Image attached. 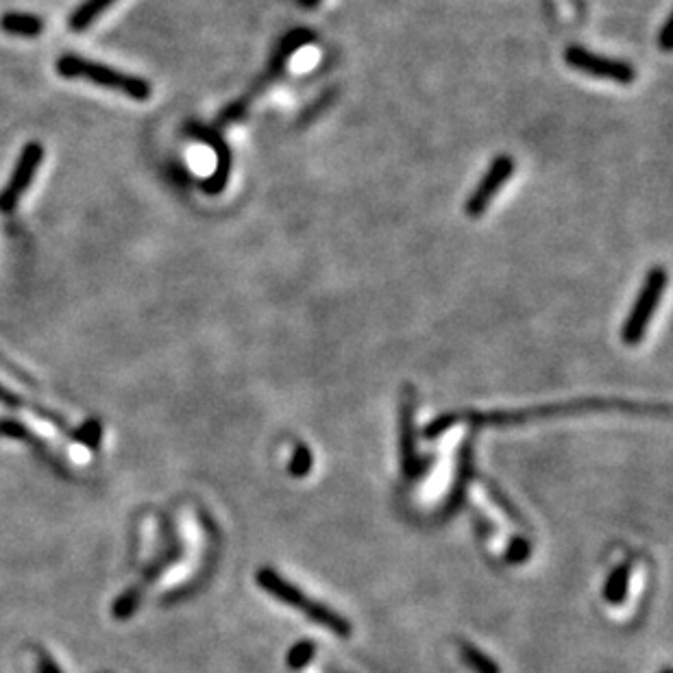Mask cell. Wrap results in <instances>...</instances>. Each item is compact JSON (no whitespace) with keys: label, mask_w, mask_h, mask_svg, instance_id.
<instances>
[{"label":"cell","mask_w":673,"mask_h":673,"mask_svg":"<svg viewBox=\"0 0 673 673\" xmlns=\"http://www.w3.org/2000/svg\"><path fill=\"white\" fill-rule=\"evenodd\" d=\"M318 3H321V0H299L301 7H316Z\"/></svg>","instance_id":"e0dca14e"},{"label":"cell","mask_w":673,"mask_h":673,"mask_svg":"<svg viewBox=\"0 0 673 673\" xmlns=\"http://www.w3.org/2000/svg\"><path fill=\"white\" fill-rule=\"evenodd\" d=\"M116 0H83V3L72 11L70 16V29L72 31H85L92 22L99 20L105 11L112 7Z\"/></svg>","instance_id":"7c38bea8"},{"label":"cell","mask_w":673,"mask_h":673,"mask_svg":"<svg viewBox=\"0 0 673 673\" xmlns=\"http://www.w3.org/2000/svg\"><path fill=\"white\" fill-rule=\"evenodd\" d=\"M665 288H667V271L663 266H654L652 271L647 273L639 297L634 299L632 310L626 318V323H623L621 338L626 345L634 347L645 338L647 327H650V321L658 308V303L665 295Z\"/></svg>","instance_id":"3957f363"},{"label":"cell","mask_w":673,"mask_h":673,"mask_svg":"<svg viewBox=\"0 0 673 673\" xmlns=\"http://www.w3.org/2000/svg\"><path fill=\"white\" fill-rule=\"evenodd\" d=\"M57 75L66 77V79H81V81H90L99 88L120 92L129 96L133 101H149L153 96L151 83L136 77V75H127V72H120L107 64H99V61L85 59L79 55H64L57 59Z\"/></svg>","instance_id":"6da1fadb"},{"label":"cell","mask_w":673,"mask_h":673,"mask_svg":"<svg viewBox=\"0 0 673 673\" xmlns=\"http://www.w3.org/2000/svg\"><path fill=\"white\" fill-rule=\"evenodd\" d=\"M188 131L197 140L210 144L212 149H214V153H216V175L210 177L207 181H203L201 188L207 194L223 192L225 186H227V181H229V173H231V151H229V146L225 144V140L218 138V133L214 129L201 127V125H197V122H192V125H188Z\"/></svg>","instance_id":"9c48e42d"},{"label":"cell","mask_w":673,"mask_h":673,"mask_svg":"<svg viewBox=\"0 0 673 673\" xmlns=\"http://www.w3.org/2000/svg\"><path fill=\"white\" fill-rule=\"evenodd\" d=\"M0 29L16 38H40L44 31V20L33 14H20V11H7L0 18Z\"/></svg>","instance_id":"8fae6325"},{"label":"cell","mask_w":673,"mask_h":673,"mask_svg":"<svg viewBox=\"0 0 673 673\" xmlns=\"http://www.w3.org/2000/svg\"><path fill=\"white\" fill-rule=\"evenodd\" d=\"M645 584H647V569L643 562H639V565L634 567V571L630 573V580H628V593H626V599H623V608H619V613H617V619H628L636 606H639L641 602V597H643V591H645Z\"/></svg>","instance_id":"4fadbf2b"},{"label":"cell","mask_w":673,"mask_h":673,"mask_svg":"<svg viewBox=\"0 0 673 673\" xmlns=\"http://www.w3.org/2000/svg\"><path fill=\"white\" fill-rule=\"evenodd\" d=\"M303 673H327L323 667H318V665H308V667H303Z\"/></svg>","instance_id":"2e32d148"},{"label":"cell","mask_w":673,"mask_h":673,"mask_svg":"<svg viewBox=\"0 0 673 673\" xmlns=\"http://www.w3.org/2000/svg\"><path fill=\"white\" fill-rule=\"evenodd\" d=\"M469 497H471V501L475 504V508H480L484 512V515L488 519H491V523H495L501 532H517L519 530V525L515 523V519H512L508 515V510L504 506L497 504V501L493 499V495L486 491L484 484L471 482Z\"/></svg>","instance_id":"30bf717a"},{"label":"cell","mask_w":673,"mask_h":673,"mask_svg":"<svg viewBox=\"0 0 673 673\" xmlns=\"http://www.w3.org/2000/svg\"><path fill=\"white\" fill-rule=\"evenodd\" d=\"M515 173V159L510 155H497L493 159L491 168L486 170V175L482 177V181L477 183L475 190L471 197L464 203V212L471 218H480L482 214H486L488 205L493 203V199L499 194V190L506 186L508 179Z\"/></svg>","instance_id":"52a82bcc"},{"label":"cell","mask_w":673,"mask_h":673,"mask_svg":"<svg viewBox=\"0 0 673 673\" xmlns=\"http://www.w3.org/2000/svg\"><path fill=\"white\" fill-rule=\"evenodd\" d=\"M458 467V443L440 454L432 475H427V480L419 488V501L421 506H438L445 495L451 491L454 484L456 469Z\"/></svg>","instance_id":"ba28073f"},{"label":"cell","mask_w":673,"mask_h":673,"mask_svg":"<svg viewBox=\"0 0 673 673\" xmlns=\"http://www.w3.org/2000/svg\"><path fill=\"white\" fill-rule=\"evenodd\" d=\"M565 61L569 68L584 72V75L595 79L615 81L621 85H630L636 81V70L632 64H628V61L597 55L586 51L582 46H569L565 51Z\"/></svg>","instance_id":"5b68a950"},{"label":"cell","mask_w":673,"mask_h":673,"mask_svg":"<svg viewBox=\"0 0 673 673\" xmlns=\"http://www.w3.org/2000/svg\"><path fill=\"white\" fill-rule=\"evenodd\" d=\"M462 652L467 654L469 665L475 667L477 673H497V667L488 663V658H484V656L477 654V652L473 650V647H462Z\"/></svg>","instance_id":"5bb4252c"},{"label":"cell","mask_w":673,"mask_h":673,"mask_svg":"<svg viewBox=\"0 0 673 673\" xmlns=\"http://www.w3.org/2000/svg\"><path fill=\"white\" fill-rule=\"evenodd\" d=\"M181 532L183 538H186V547H188V556L170 569L162 580H159V591H168L173 586H179L183 582L192 580L197 575V569L203 560L205 552V532L199 523V517L194 515L192 510H183L181 512Z\"/></svg>","instance_id":"277c9868"},{"label":"cell","mask_w":673,"mask_h":673,"mask_svg":"<svg viewBox=\"0 0 673 673\" xmlns=\"http://www.w3.org/2000/svg\"><path fill=\"white\" fill-rule=\"evenodd\" d=\"M258 580H260V584L264 586V589L268 593L275 595L279 599V602H284V604H288L292 608L301 610L303 615H308L321 628H327L329 632H334L338 636H349L351 634V628H349V623L345 619H342L336 613H332V610H329L327 606L314 602L312 597L303 595L297 589V586H292L284 578H279V575L275 571H262Z\"/></svg>","instance_id":"7a4b0ae2"},{"label":"cell","mask_w":673,"mask_h":673,"mask_svg":"<svg viewBox=\"0 0 673 673\" xmlns=\"http://www.w3.org/2000/svg\"><path fill=\"white\" fill-rule=\"evenodd\" d=\"M660 46H663L665 53L671 51V18H667L665 27H663V35H660Z\"/></svg>","instance_id":"9a60e30c"},{"label":"cell","mask_w":673,"mask_h":673,"mask_svg":"<svg viewBox=\"0 0 673 673\" xmlns=\"http://www.w3.org/2000/svg\"><path fill=\"white\" fill-rule=\"evenodd\" d=\"M42 159H44L42 144L29 142L27 146H24L20 157H18V162H16L14 173H11L5 190L0 192V212H14L16 210V205L24 197V192L29 190L35 175H38V170L42 166Z\"/></svg>","instance_id":"8992f818"}]
</instances>
